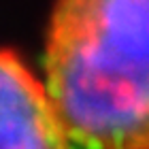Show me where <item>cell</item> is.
<instances>
[{"mask_svg":"<svg viewBox=\"0 0 149 149\" xmlns=\"http://www.w3.org/2000/svg\"><path fill=\"white\" fill-rule=\"evenodd\" d=\"M45 85L83 149H149V0H58Z\"/></svg>","mask_w":149,"mask_h":149,"instance_id":"cell-1","label":"cell"},{"mask_svg":"<svg viewBox=\"0 0 149 149\" xmlns=\"http://www.w3.org/2000/svg\"><path fill=\"white\" fill-rule=\"evenodd\" d=\"M0 149H72L45 79L0 47Z\"/></svg>","mask_w":149,"mask_h":149,"instance_id":"cell-2","label":"cell"}]
</instances>
